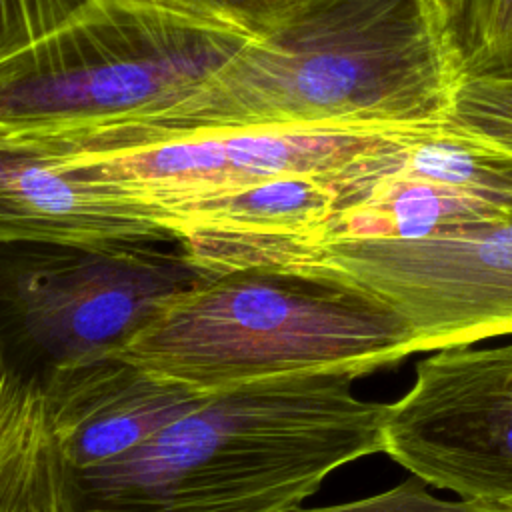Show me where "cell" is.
Wrapping results in <instances>:
<instances>
[{
  "mask_svg": "<svg viewBox=\"0 0 512 512\" xmlns=\"http://www.w3.org/2000/svg\"><path fill=\"white\" fill-rule=\"evenodd\" d=\"M466 76L448 0H290L192 98L146 126H402L444 118Z\"/></svg>",
  "mask_w": 512,
  "mask_h": 512,
  "instance_id": "cell-1",
  "label": "cell"
},
{
  "mask_svg": "<svg viewBox=\"0 0 512 512\" xmlns=\"http://www.w3.org/2000/svg\"><path fill=\"white\" fill-rule=\"evenodd\" d=\"M350 374L206 396L126 456L72 474L78 512H296L342 466L382 452L384 402Z\"/></svg>",
  "mask_w": 512,
  "mask_h": 512,
  "instance_id": "cell-2",
  "label": "cell"
},
{
  "mask_svg": "<svg viewBox=\"0 0 512 512\" xmlns=\"http://www.w3.org/2000/svg\"><path fill=\"white\" fill-rule=\"evenodd\" d=\"M200 396L304 374L360 378L412 354L404 320L332 272L232 268L168 298L114 352Z\"/></svg>",
  "mask_w": 512,
  "mask_h": 512,
  "instance_id": "cell-3",
  "label": "cell"
},
{
  "mask_svg": "<svg viewBox=\"0 0 512 512\" xmlns=\"http://www.w3.org/2000/svg\"><path fill=\"white\" fill-rule=\"evenodd\" d=\"M252 38L140 0H92L46 36L0 58V134L156 122Z\"/></svg>",
  "mask_w": 512,
  "mask_h": 512,
  "instance_id": "cell-4",
  "label": "cell"
},
{
  "mask_svg": "<svg viewBox=\"0 0 512 512\" xmlns=\"http://www.w3.org/2000/svg\"><path fill=\"white\" fill-rule=\"evenodd\" d=\"M206 276L176 242L0 244V350L26 376L112 354Z\"/></svg>",
  "mask_w": 512,
  "mask_h": 512,
  "instance_id": "cell-5",
  "label": "cell"
},
{
  "mask_svg": "<svg viewBox=\"0 0 512 512\" xmlns=\"http://www.w3.org/2000/svg\"><path fill=\"white\" fill-rule=\"evenodd\" d=\"M304 272H332L384 300L412 354L512 334V216L416 238L320 244Z\"/></svg>",
  "mask_w": 512,
  "mask_h": 512,
  "instance_id": "cell-6",
  "label": "cell"
},
{
  "mask_svg": "<svg viewBox=\"0 0 512 512\" xmlns=\"http://www.w3.org/2000/svg\"><path fill=\"white\" fill-rule=\"evenodd\" d=\"M382 452L468 512H512V344L450 346L386 408Z\"/></svg>",
  "mask_w": 512,
  "mask_h": 512,
  "instance_id": "cell-7",
  "label": "cell"
},
{
  "mask_svg": "<svg viewBox=\"0 0 512 512\" xmlns=\"http://www.w3.org/2000/svg\"><path fill=\"white\" fill-rule=\"evenodd\" d=\"M406 126L412 124L220 126L160 134L144 146L106 154H56L68 168L140 206L160 226V218L174 208L270 178L332 180L368 148Z\"/></svg>",
  "mask_w": 512,
  "mask_h": 512,
  "instance_id": "cell-8",
  "label": "cell"
},
{
  "mask_svg": "<svg viewBox=\"0 0 512 512\" xmlns=\"http://www.w3.org/2000/svg\"><path fill=\"white\" fill-rule=\"evenodd\" d=\"M40 384L70 476L126 456L206 398L114 352L60 366Z\"/></svg>",
  "mask_w": 512,
  "mask_h": 512,
  "instance_id": "cell-9",
  "label": "cell"
},
{
  "mask_svg": "<svg viewBox=\"0 0 512 512\" xmlns=\"http://www.w3.org/2000/svg\"><path fill=\"white\" fill-rule=\"evenodd\" d=\"M176 242L140 206L68 168L40 138L0 134V244Z\"/></svg>",
  "mask_w": 512,
  "mask_h": 512,
  "instance_id": "cell-10",
  "label": "cell"
},
{
  "mask_svg": "<svg viewBox=\"0 0 512 512\" xmlns=\"http://www.w3.org/2000/svg\"><path fill=\"white\" fill-rule=\"evenodd\" d=\"M78 510L42 384L0 350V512Z\"/></svg>",
  "mask_w": 512,
  "mask_h": 512,
  "instance_id": "cell-11",
  "label": "cell"
},
{
  "mask_svg": "<svg viewBox=\"0 0 512 512\" xmlns=\"http://www.w3.org/2000/svg\"><path fill=\"white\" fill-rule=\"evenodd\" d=\"M466 74H512V0H448Z\"/></svg>",
  "mask_w": 512,
  "mask_h": 512,
  "instance_id": "cell-12",
  "label": "cell"
},
{
  "mask_svg": "<svg viewBox=\"0 0 512 512\" xmlns=\"http://www.w3.org/2000/svg\"><path fill=\"white\" fill-rule=\"evenodd\" d=\"M448 118L478 130L512 134V74H466Z\"/></svg>",
  "mask_w": 512,
  "mask_h": 512,
  "instance_id": "cell-13",
  "label": "cell"
},
{
  "mask_svg": "<svg viewBox=\"0 0 512 512\" xmlns=\"http://www.w3.org/2000/svg\"><path fill=\"white\" fill-rule=\"evenodd\" d=\"M92 0H0V58L46 36Z\"/></svg>",
  "mask_w": 512,
  "mask_h": 512,
  "instance_id": "cell-14",
  "label": "cell"
},
{
  "mask_svg": "<svg viewBox=\"0 0 512 512\" xmlns=\"http://www.w3.org/2000/svg\"><path fill=\"white\" fill-rule=\"evenodd\" d=\"M180 14L234 26L250 36H260L290 0H140Z\"/></svg>",
  "mask_w": 512,
  "mask_h": 512,
  "instance_id": "cell-15",
  "label": "cell"
},
{
  "mask_svg": "<svg viewBox=\"0 0 512 512\" xmlns=\"http://www.w3.org/2000/svg\"><path fill=\"white\" fill-rule=\"evenodd\" d=\"M74 512H78V510H74Z\"/></svg>",
  "mask_w": 512,
  "mask_h": 512,
  "instance_id": "cell-16",
  "label": "cell"
}]
</instances>
